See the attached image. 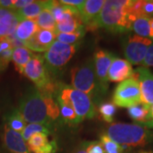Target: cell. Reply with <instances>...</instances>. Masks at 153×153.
<instances>
[{
  "instance_id": "31",
  "label": "cell",
  "mask_w": 153,
  "mask_h": 153,
  "mask_svg": "<svg viewBox=\"0 0 153 153\" xmlns=\"http://www.w3.org/2000/svg\"><path fill=\"white\" fill-rule=\"evenodd\" d=\"M87 153H105L101 143L99 141L86 142Z\"/></svg>"
},
{
  "instance_id": "23",
  "label": "cell",
  "mask_w": 153,
  "mask_h": 153,
  "mask_svg": "<svg viewBox=\"0 0 153 153\" xmlns=\"http://www.w3.org/2000/svg\"><path fill=\"white\" fill-rule=\"evenodd\" d=\"M36 22L38 24V27L44 30H50L55 31L56 27V22L53 16L51 11L47 7L41 12V14L36 19Z\"/></svg>"
},
{
  "instance_id": "12",
  "label": "cell",
  "mask_w": 153,
  "mask_h": 153,
  "mask_svg": "<svg viewBox=\"0 0 153 153\" xmlns=\"http://www.w3.org/2000/svg\"><path fill=\"white\" fill-rule=\"evenodd\" d=\"M56 35L57 33L55 31L40 29L38 33H35L34 36L24 42V46L34 52H46L51 44L55 41Z\"/></svg>"
},
{
  "instance_id": "25",
  "label": "cell",
  "mask_w": 153,
  "mask_h": 153,
  "mask_svg": "<svg viewBox=\"0 0 153 153\" xmlns=\"http://www.w3.org/2000/svg\"><path fill=\"white\" fill-rule=\"evenodd\" d=\"M49 142V134H44V133H38V134H33L27 142V144L29 152H31L34 150L43 147L44 146H45Z\"/></svg>"
},
{
  "instance_id": "41",
  "label": "cell",
  "mask_w": 153,
  "mask_h": 153,
  "mask_svg": "<svg viewBox=\"0 0 153 153\" xmlns=\"http://www.w3.org/2000/svg\"><path fill=\"white\" fill-rule=\"evenodd\" d=\"M0 153H1V152H0Z\"/></svg>"
},
{
  "instance_id": "20",
  "label": "cell",
  "mask_w": 153,
  "mask_h": 153,
  "mask_svg": "<svg viewBox=\"0 0 153 153\" xmlns=\"http://www.w3.org/2000/svg\"><path fill=\"white\" fill-rule=\"evenodd\" d=\"M128 114L132 119L135 122L146 123L152 121L151 117V106L140 103L128 108Z\"/></svg>"
},
{
  "instance_id": "17",
  "label": "cell",
  "mask_w": 153,
  "mask_h": 153,
  "mask_svg": "<svg viewBox=\"0 0 153 153\" xmlns=\"http://www.w3.org/2000/svg\"><path fill=\"white\" fill-rule=\"evenodd\" d=\"M49 1H33L30 4L16 11L20 22L25 20H35L45 8L48 7Z\"/></svg>"
},
{
  "instance_id": "22",
  "label": "cell",
  "mask_w": 153,
  "mask_h": 153,
  "mask_svg": "<svg viewBox=\"0 0 153 153\" xmlns=\"http://www.w3.org/2000/svg\"><path fill=\"white\" fill-rule=\"evenodd\" d=\"M132 29L137 36L142 38H151V26H150V18L146 16L138 17L132 24Z\"/></svg>"
},
{
  "instance_id": "9",
  "label": "cell",
  "mask_w": 153,
  "mask_h": 153,
  "mask_svg": "<svg viewBox=\"0 0 153 153\" xmlns=\"http://www.w3.org/2000/svg\"><path fill=\"white\" fill-rule=\"evenodd\" d=\"M152 41L150 38H146L130 35L124 38L123 42V53L128 60L131 65H140L145 59L149 46Z\"/></svg>"
},
{
  "instance_id": "27",
  "label": "cell",
  "mask_w": 153,
  "mask_h": 153,
  "mask_svg": "<svg viewBox=\"0 0 153 153\" xmlns=\"http://www.w3.org/2000/svg\"><path fill=\"white\" fill-rule=\"evenodd\" d=\"M100 143L105 153H123V147L111 140L105 134L100 135Z\"/></svg>"
},
{
  "instance_id": "19",
  "label": "cell",
  "mask_w": 153,
  "mask_h": 153,
  "mask_svg": "<svg viewBox=\"0 0 153 153\" xmlns=\"http://www.w3.org/2000/svg\"><path fill=\"white\" fill-rule=\"evenodd\" d=\"M33 51L27 49L26 47H19L14 49L12 55V61L18 72L23 74L25 66L33 56Z\"/></svg>"
},
{
  "instance_id": "36",
  "label": "cell",
  "mask_w": 153,
  "mask_h": 153,
  "mask_svg": "<svg viewBox=\"0 0 153 153\" xmlns=\"http://www.w3.org/2000/svg\"><path fill=\"white\" fill-rule=\"evenodd\" d=\"M15 0H0V8L13 10Z\"/></svg>"
},
{
  "instance_id": "11",
  "label": "cell",
  "mask_w": 153,
  "mask_h": 153,
  "mask_svg": "<svg viewBox=\"0 0 153 153\" xmlns=\"http://www.w3.org/2000/svg\"><path fill=\"white\" fill-rule=\"evenodd\" d=\"M140 85L141 103L152 106L153 105V74L147 67L140 66L134 71V76Z\"/></svg>"
},
{
  "instance_id": "24",
  "label": "cell",
  "mask_w": 153,
  "mask_h": 153,
  "mask_svg": "<svg viewBox=\"0 0 153 153\" xmlns=\"http://www.w3.org/2000/svg\"><path fill=\"white\" fill-rule=\"evenodd\" d=\"M50 128L44 124H39V123H28L22 131V135L26 142H27L30 140V138L35 134L38 133H44L47 134H50Z\"/></svg>"
},
{
  "instance_id": "30",
  "label": "cell",
  "mask_w": 153,
  "mask_h": 153,
  "mask_svg": "<svg viewBox=\"0 0 153 153\" xmlns=\"http://www.w3.org/2000/svg\"><path fill=\"white\" fill-rule=\"evenodd\" d=\"M58 150V145L55 140H49L48 144H46L43 147L34 150L30 153H55Z\"/></svg>"
},
{
  "instance_id": "15",
  "label": "cell",
  "mask_w": 153,
  "mask_h": 153,
  "mask_svg": "<svg viewBox=\"0 0 153 153\" xmlns=\"http://www.w3.org/2000/svg\"><path fill=\"white\" fill-rule=\"evenodd\" d=\"M104 0H87L82 9L78 11L85 27L91 29L102 7L105 4Z\"/></svg>"
},
{
  "instance_id": "1",
  "label": "cell",
  "mask_w": 153,
  "mask_h": 153,
  "mask_svg": "<svg viewBox=\"0 0 153 153\" xmlns=\"http://www.w3.org/2000/svg\"><path fill=\"white\" fill-rule=\"evenodd\" d=\"M19 111L28 123H39L50 128L60 117V108L54 94L31 87L19 101Z\"/></svg>"
},
{
  "instance_id": "6",
  "label": "cell",
  "mask_w": 153,
  "mask_h": 153,
  "mask_svg": "<svg viewBox=\"0 0 153 153\" xmlns=\"http://www.w3.org/2000/svg\"><path fill=\"white\" fill-rule=\"evenodd\" d=\"M22 75L29 78L38 89L53 94L55 93L57 82H54L52 76H50L42 55L34 54L25 66Z\"/></svg>"
},
{
  "instance_id": "8",
  "label": "cell",
  "mask_w": 153,
  "mask_h": 153,
  "mask_svg": "<svg viewBox=\"0 0 153 153\" xmlns=\"http://www.w3.org/2000/svg\"><path fill=\"white\" fill-rule=\"evenodd\" d=\"M113 104L116 106L129 108L141 103V94L138 80L134 77L120 82L113 92Z\"/></svg>"
},
{
  "instance_id": "18",
  "label": "cell",
  "mask_w": 153,
  "mask_h": 153,
  "mask_svg": "<svg viewBox=\"0 0 153 153\" xmlns=\"http://www.w3.org/2000/svg\"><path fill=\"white\" fill-rule=\"evenodd\" d=\"M39 30L40 28L38 27L36 20H25L18 24L15 32V36L24 43L34 36Z\"/></svg>"
},
{
  "instance_id": "13",
  "label": "cell",
  "mask_w": 153,
  "mask_h": 153,
  "mask_svg": "<svg viewBox=\"0 0 153 153\" xmlns=\"http://www.w3.org/2000/svg\"><path fill=\"white\" fill-rule=\"evenodd\" d=\"M134 71L132 65L124 59L116 58L110 66L107 79L108 82H122L134 76Z\"/></svg>"
},
{
  "instance_id": "4",
  "label": "cell",
  "mask_w": 153,
  "mask_h": 153,
  "mask_svg": "<svg viewBox=\"0 0 153 153\" xmlns=\"http://www.w3.org/2000/svg\"><path fill=\"white\" fill-rule=\"evenodd\" d=\"M71 87L86 94L94 103H99L103 98L99 88L94 58H90L71 69Z\"/></svg>"
},
{
  "instance_id": "28",
  "label": "cell",
  "mask_w": 153,
  "mask_h": 153,
  "mask_svg": "<svg viewBox=\"0 0 153 153\" xmlns=\"http://www.w3.org/2000/svg\"><path fill=\"white\" fill-rule=\"evenodd\" d=\"M117 111V107L113 103L105 102L99 105V112L102 116L103 119L107 123H111Z\"/></svg>"
},
{
  "instance_id": "35",
  "label": "cell",
  "mask_w": 153,
  "mask_h": 153,
  "mask_svg": "<svg viewBox=\"0 0 153 153\" xmlns=\"http://www.w3.org/2000/svg\"><path fill=\"white\" fill-rule=\"evenodd\" d=\"M31 3H33V0H15L13 11L16 12V11L20 10L24 7L30 4Z\"/></svg>"
},
{
  "instance_id": "14",
  "label": "cell",
  "mask_w": 153,
  "mask_h": 153,
  "mask_svg": "<svg viewBox=\"0 0 153 153\" xmlns=\"http://www.w3.org/2000/svg\"><path fill=\"white\" fill-rule=\"evenodd\" d=\"M3 142L4 147L10 153H30L27 144L24 140L22 134L12 130L6 124L3 134Z\"/></svg>"
},
{
  "instance_id": "10",
  "label": "cell",
  "mask_w": 153,
  "mask_h": 153,
  "mask_svg": "<svg viewBox=\"0 0 153 153\" xmlns=\"http://www.w3.org/2000/svg\"><path fill=\"white\" fill-rule=\"evenodd\" d=\"M115 59L116 57L112 53L102 49H100L94 54V60L95 73H96L100 91L102 97L107 93L108 90L109 84H108L107 74L110 66Z\"/></svg>"
},
{
  "instance_id": "16",
  "label": "cell",
  "mask_w": 153,
  "mask_h": 153,
  "mask_svg": "<svg viewBox=\"0 0 153 153\" xmlns=\"http://www.w3.org/2000/svg\"><path fill=\"white\" fill-rule=\"evenodd\" d=\"M20 22L15 11L0 8V40L14 35Z\"/></svg>"
},
{
  "instance_id": "5",
  "label": "cell",
  "mask_w": 153,
  "mask_h": 153,
  "mask_svg": "<svg viewBox=\"0 0 153 153\" xmlns=\"http://www.w3.org/2000/svg\"><path fill=\"white\" fill-rule=\"evenodd\" d=\"M78 44H66L55 40L43 55L44 64L50 76L56 77L75 55Z\"/></svg>"
},
{
  "instance_id": "7",
  "label": "cell",
  "mask_w": 153,
  "mask_h": 153,
  "mask_svg": "<svg viewBox=\"0 0 153 153\" xmlns=\"http://www.w3.org/2000/svg\"><path fill=\"white\" fill-rule=\"evenodd\" d=\"M60 88L66 94L73 109L76 112L78 123L84 119H91L95 116V106L93 100L86 94L76 90L71 86L59 82Z\"/></svg>"
},
{
  "instance_id": "39",
  "label": "cell",
  "mask_w": 153,
  "mask_h": 153,
  "mask_svg": "<svg viewBox=\"0 0 153 153\" xmlns=\"http://www.w3.org/2000/svg\"><path fill=\"white\" fill-rule=\"evenodd\" d=\"M151 117H152V121H153V105L151 106Z\"/></svg>"
},
{
  "instance_id": "21",
  "label": "cell",
  "mask_w": 153,
  "mask_h": 153,
  "mask_svg": "<svg viewBox=\"0 0 153 153\" xmlns=\"http://www.w3.org/2000/svg\"><path fill=\"white\" fill-rule=\"evenodd\" d=\"M6 125L10 128L12 130L22 134V131L27 126V122L25 121L23 116L21 114L18 109L12 110L5 117Z\"/></svg>"
},
{
  "instance_id": "29",
  "label": "cell",
  "mask_w": 153,
  "mask_h": 153,
  "mask_svg": "<svg viewBox=\"0 0 153 153\" xmlns=\"http://www.w3.org/2000/svg\"><path fill=\"white\" fill-rule=\"evenodd\" d=\"M14 49H3L0 48V74L3 73L9 66V64L12 60Z\"/></svg>"
},
{
  "instance_id": "38",
  "label": "cell",
  "mask_w": 153,
  "mask_h": 153,
  "mask_svg": "<svg viewBox=\"0 0 153 153\" xmlns=\"http://www.w3.org/2000/svg\"><path fill=\"white\" fill-rule=\"evenodd\" d=\"M150 26H151V32H152L151 38L153 39V18H150Z\"/></svg>"
},
{
  "instance_id": "40",
  "label": "cell",
  "mask_w": 153,
  "mask_h": 153,
  "mask_svg": "<svg viewBox=\"0 0 153 153\" xmlns=\"http://www.w3.org/2000/svg\"><path fill=\"white\" fill-rule=\"evenodd\" d=\"M139 153H153V152H140Z\"/></svg>"
},
{
  "instance_id": "32",
  "label": "cell",
  "mask_w": 153,
  "mask_h": 153,
  "mask_svg": "<svg viewBox=\"0 0 153 153\" xmlns=\"http://www.w3.org/2000/svg\"><path fill=\"white\" fill-rule=\"evenodd\" d=\"M141 16L153 18V1H143Z\"/></svg>"
},
{
  "instance_id": "26",
  "label": "cell",
  "mask_w": 153,
  "mask_h": 153,
  "mask_svg": "<svg viewBox=\"0 0 153 153\" xmlns=\"http://www.w3.org/2000/svg\"><path fill=\"white\" fill-rule=\"evenodd\" d=\"M85 31H80L72 33H57L56 39L60 43L66 44H78L79 41L83 38Z\"/></svg>"
},
{
  "instance_id": "3",
  "label": "cell",
  "mask_w": 153,
  "mask_h": 153,
  "mask_svg": "<svg viewBox=\"0 0 153 153\" xmlns=\"http://www.w3.org/2000/svg\"><path fill=\"white\" fill-rule=\"evenodd\" d=\"M111 140L123 147L145 146L153 140V134L142 124L114 123L105 133Z\"/></svg>"
},
{
  "instance_id": "34",
  "label": "cell",
  "mask_w": 153,
  "mask_h": 153,
  "mask_svg": "<svg viewBox=\"0 0 153 153\" xmlns=\"http://www.w3.org/2000/svg\"><path fill=\"white\" fill-rule=\"evenodd\" d=\"M60 3L64 5L73 7L79 11L82 9L83 4H85V1H83V0H61L60 1Z\"/></svg>"
},
{
  "instance_id": "2",
  "label": "cell",
  "mask_w": 153,
  "mask_h": 153,
  "mask_svg": "<svg viewBox=\"0 0 153 153\" xmlns=\"http://www.w3.org/2000/svg\"><path fill=\"white\" fill-rule=\"evenodd\" d=\"M130 0H107L91 30L104 28L111 33H125L132 29L128 7Z\"/></svg>"
},
{
  "instance_id": "33",
  "label": "cell",
  "mask_w": 153,
  "mask_h": 153,
  "mask_svg": "<svg viewBox=\"0 0 153 153\" xmlns=\"http://www.w3.org/2000/svg\"><path fill=\"white\" fill-rule=\"evenodd\" d=\"M144 67L146 66H153V42L152 44L149 46L147 49V52L146 54L145 59L143 60L142 64H141Z\"/></svg>"
},
{
  "instance_id": "37",
  "label": "cell",
  "mask_w": 153,
  "mask_h": 153,
  "mask_svg": "<svg viewBox=\"0 0 153 153\" xmlns=\"http://www.w3.org/2000/svg\"><path fill=\"white\" fill-rule=\"evenodd\" d=\"M73 153H87V152H86V142L82 143L78 147L76 148Z\"/></svg>"
}]
</instances>
